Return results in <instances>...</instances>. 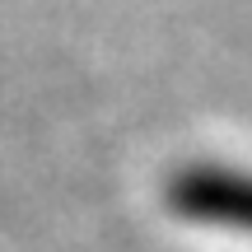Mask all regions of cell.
I'll return each mask as SVG.
<instances>
[{
  "label": "cell",
  "instance_id": "1",
  "mask_svg": "<svg viewBox=\"0 0 252 252\" xmlns=\"http://www.w3.org/2000/svg\"><path fill=\"white\" fill-rule=\"evenodd\" d=\"M168 206L182 220L252 234V173L238 168H182L168 178Z\"/></svg>",
  "mask_w": 252,
  "mask_h": 252
}]
</instances>
